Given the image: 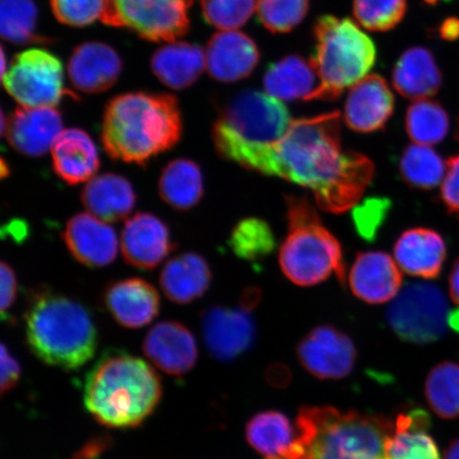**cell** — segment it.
I'll return each mask as SVG.
<instances>
[{"label": "cell", "instance_id": "cell-38", "mask_svg": "<svg viewBox=\"0 0 459 459\" xmlns=\"http://www.w3.org/2000/svg\"><path fill=\"white\" fill-rule=\"evenodd\" d=\"M309 0H256V13L264 27L273 33L292 30L306 17Z\"/></svg>", "mask_w": 459, "mask_h": 459}, {"label": "cell", "instance_id": "cell-24", "mask_svg": "<svg viewBox=\"0 0 459 459\" xmlns=\"http://www.w3.org/2000/svg\"><path fill=\"white\" fill-rule=\"evenodd\" d=\"M401 271L412 277L433 280L439 277L446 257L445 239L428 228H414L402 233L394 247Z\"/></svg>", "mask_w": 459, "mask_h": 459}, {"label": "cell", "instance_id": "cell-32", "mask_svg": "<svg viewBox=\"0 0 459 459\" xmlns=\"http://www.w3.org/2000/svg\"><path fill=\"white\" fill-rule=\"evenodd\" d=\"M204 186L200 166L189 159H177L165 166L159 180L160 198L170 208L186 212L204 197Z\"/></svg>", "mask_w": 459, "mask_h": 459}, {"label": "cell", "instance_id": "cell-18", "mask_svg": "<svg viewBox=\"0 0 459 459\" xmlns=\"http://www.w3.org/2000/svg\"><path fill=\"white\" fill-rule=\"evenodd\" d=\"M260 51L254 39L238 30L220 31L205 49V68L221 82H235L255 71Z\"/></svg>", "mask_w": 459, "mask_h": 459}, {"label": "cell", "instance_id": "cell-49", "mask_svg": "<svg viewBox=\"0 0 459 459\" xmlns=\"http://www.w3.org/2000/svg\"><path fill=\"white\" fill-rule=\"evenodd\" d=\"M447 325L451 326L453 331L459 333V307L449 313Z\"/></svg>", "mask_w": 459, "mask_h": 459}, {"label": "cell", "instance_id": "cell-46", "mask_svg": "<svg viewBox=\"0 0 459 459\" xmlns=\"http://www.w3.org/2000/svg\"><path fill=\"white\" fill-rule=\"evenodd\" d=\"M440 36L447 41H453L459 38V20L455 17L446 20L440 27Z\"/></svg>", "mask_w": 459, "mask_h": 459}, {"label": "cell", "instance_id": "cell-2", "mask_svg": "<svg viewBox=\"0 0 459 459\" xmlns=\"http://www.w3.org/2000/svg\"><path fill=\"white\" fill-rule=\"evenodd\" d=\"M182 131V114L174 95L134 91L108 103L101 142L113 160L145 166L174 148Z\"/></svg>", "mask_w": 459, "mask_h": 459}, {"label": "cell", "instance_id": "cell-14", "mask_svg": "<svg viewBox=\"0 0 459 459\" xmlns=\"http://www.w3.org/2000/svg\"><path fill=\"white\" fill-rule=\"evenodd\" d=\"M176 248L168 225L159 217L141 212L125 222L120 249L129 265L151 271Z\"/></svg>", "mask_w": 459, "mask_h": 459}, {"label": "cell", "instance_id": "cell-39", "mask_svg": "<svg viewBox=\"0 0 459 459\" xmlns=\"http://www.w3.org/2000/svg\"><path fill=\"white\" fill-rule=\"evenodd\" d=\"M406 0H354L353 13L370 31H387L403 20Z\"/></svg>", "mask_w": 459, "mask_h": 459}, {"label": "cell", "instance_id": "cell-33", "mask_svg": "<svg viewBox=\"0 0 459 459\" xmlns=\"http://www.w3.org/2000/svg\"><path fill=\"white\" fill-rule=\"evenodd\" d=\"M399 169L402 179L410 186L432 189L444 180L446 164L432 147L414 143L402 154Z\"/></svg>", "mask_w": 459, "mask_h": 459}, {"label": "cell", "instance_id": "cell-10", "mask_svg": "<svg viewBox=\"0 0 459 459\" xmlns=\"http://www.w3.org/2000/svg\"><path fill=\"white\" fill-rule=\"evenodd\" d=\"M447 302L439 287L411 283L402 289L387 309L390 328L401 341L429 344L446 334Z\"/></svg>", "mask_w": 459, "mask_h": 459}, {"label": "cell", "instance_id": "cell-11", "mask_svg": "<svg viewBox=\"0 0 459 459\" xmlns=\"http://www.w3.org/2000/svg\"><path fill=\"white\" fill-rule=\"evenodd\" d=\"M3 84L22 108H55L63 97L73 95L65 88V71L59 57L42 48L16 55L3 74Z\"/></svg>", "mask_w": 459, "mask_h": 459}, {"label": "cell", "instance_id": "cell-7", "mask_svg": "<svg viewBox=\"0 0 459 459\" xmlns=\"http://www.w3.org/2000/svg\"><path fill=\"white\" fill-rule=\"evenodd\" d=\"M285 199L289 231L281 246L279 263L286 278L307 287L335 274L344 284L346 265L341 243L324 226L307 198L289 195Z\"/></svg>", "mask_w": 459, "mask_h": 459}, {"label": "cell", "instance_id": "cell-43", "mask_svg": "<svg viewBox=\"0 0 459 459\" xmlns=\"http://www.w3.org/2000/svg\"><path fill=\"white\" fill-rule=\"evenodd\" d=\"M440 196L447 211L459 216V154L446 162Z\"/></svg>", "mask_w": 459, "mask_h": 459}, {"label": "cell", "instance_id": "cell-45", "mask_svg": "<svg viewBox=\"0 0 459 459\" xmlns=\"http://www.w3.org/2000/svg\"><path fill=\"white\" fill-rule=\"evenodd\" d=\"M22 375L21 365L19 361L11 354L10 350L2 344V394L10 392L19 383Z\"/></svg>", "mask_w": 459, "mask_h": 459}, {"label": "cell", "instance_id": "cell-6", "mask_svg": "<svg viewBox=\"0 0 459 459\" xmlns=\"http://www.w3.org/2000/svg\"><path fill=\"white\" fill-rule=\"evenodd\" d=\"M296 426L303 459H387L394 429L385 417L330 406L304 407Z\"/></svg>", "mask_w": 459, "mask_h": 459}, {"label": "cell", "instance_id": "cell-13", "mask_svg": "<svg viewBox=\"0 0 459 459\" xmlns=\"http://www.w3.org/2000/svg\"><path fill=\"white\" fill-rule=\"evenodd\" d=\"M254 308L239 302L229 308L212 307L201 315L204 338L212 357L230 361L254 346L256 335Z\"/></svg>", "mask_w": 459, "mask_h": 459}, {"label": "cell", "instance_id": "cell-16", "mask_svg": "<svg viewBox=\"0 0 459 459\" xmlns=\"http://www.w3.org/2000/svg\"><path fill=\"white\" fill-rule=\"evenodd\" d=\"M350 290L359 299L369 304L394 300L401 290L403 277L392 256L385 252H360L349 273Z\"/></svg>", "mask_w": 459, "mask_h": 459}, {"label": "cell", "instance_id": "cell-3", "mask_svg": "<svg viewBox=\"0 0 459 459\" xmlns=\"http://www.w3.org/2000/svg\"><path fill=\"white\" fill-rule=\"evenodd\" d=\"M160 397L157 372L127 353L105 355L85 377L86 410L108 428L139 427L156 410Z\"/></svg>", "mask_w": 459, "mask_h": 459}, {"label": "cell", "instance_id": "cell-27", "mask_svg": "<svg viewBox=\"0 0 459 459\" xmlns=\"http://www.w3.org/2000/svg\"><path fill=\"white\" fill-rule=\"evenodd\" d=\"M86 211L106 222L125 220L136 201L134 186L125 177L103 174L91 178L82 192Z\"/></svg>", "mask_w": 459, "mask_h": 459}, {"label": "cell", "instance_id": "cell-12", "mask_svg": "<svg viewBox=\"0 0 459 459\" xmlns=\"http://www.w3.org/2000/svg\"><path fill=\"white\" fill-rule=\"evenodd\" d=\"M298 359L320 380H340L352 372L357 349L350 337L331 325L316 326L298 344Z\"/></svg>", "mask_w": 459, "mask_h": 459}, {"label": "cell", "instance_id": "cell-26", "mask_svg": "<svg viewBox=\"0 0 459 459\" xmlns=\"http://www.w3.org/2000/svg\"><path fill=\"white\" fill-rule=\"evenodd\" d=\"M320 79L311 59L289 56L274 63L264 77L266 93L281 101L317 100Z\"/></svg>", "mask_w": 459, "mask_h": 459}, {"label": "cell", "instance_id": "cell-19", "mask_svg": "<svg viewBox=\"0 0 459 459\" xmlns=\"http://www.w3.org/2000/svg\"><path fill=\"white\" fill-rule=\"evenodd\" d=\"M394 97L385 79L370 74L354 84L344 105V122L359 134L384 128L392 117Z\"/></svg>", "mask_w": 459, "mask_h": 459}, {"label": "cell", "instance_id": "cell-31", "mask_svg": "<svg viewBox=\"0 0 459 459\" xmlns=\"http://www.w3.org/2000/svg\"><path fill=\"white\" fill-rule=\"evenodd\" d=\"M429 426L426 411L402 412L387 444V459H441L438 446L429 434Z\"/></svg>", "mask_w": 459, "mask_h": 459}, {"label": "cell", "instance_id": "cell-41", "mask_svg": "<svg viewBox=\"0 0 459 459\" xmlns=\"http://www.w3.org/2000/svg\"><path fill=\"white\" fill-rule=\"evenodd\" d=\"M107 0H50L56 19L63 25L85 27L101 20Z\"/></svg>", "mask_w": 459, "mask_h": 459}, {"label": "cell", "instance_id": "cell-8", "mask_svg": "<svg viewBox=\"0 0 459 459\" xmlns=\"http://www.w3.org/2000/svg\"><path fill=\"white\" fill-rule=\"evenodd\" d=\"M311 61L321 83L317 100H337L344 89L359 82L375 65V44L351 20L319 17Z\"/></svg>", "mask_w": 459, "mask_h": 459}, {"label": "cell", "instance_id": "cell-44", "mask_svg": "<svg viewBox=\"0 0 459 459\" xmlns=\"http://www.w3.org/2000/svg\"><path fill=\"white\" fill-rule=\"evenodd\" d=\"M0 284H2V317L4 320L7 312L16 300L17 294V279L13 268L5 262L0 264Z\"/></svg>", "mask_w": 459, "mask_h": 459}, {"label": "cell", "instance_id": "cell-35", "mask_svg": "<svg viewBox=\"0 0 459 459\" xmlns=\"http://www.w3.org/2000/svg\"><path fill=\"white\" fill-rule=\"evenodd\" d=\"M405 127L415 143L432 146L446 139L450 128L449 115L438 102L421 100L407 108Z\"/></svg>", "mask_w": 459, "mask_h": 459}, {"label": "cell", "instance_id": "cell-34", "mask_svg": "<svg viewBox=\"0 0 459 459\" xmlns=\"http://www.w3.org/2000/svg\"><path fill=\"white\" fill-rule=\"evenodd\" d=\"M38 8L33 0H2L0 32L3 39L16 45L49 41L38 33Z\"/></svg>", "mask_w": 459, "mask_h": 459}, {"label": "cell", "instance_id": "cell-21", "mask_svg": "<svg viewBox=\"0 0 459 459\" xmlns=\"http://www.w3.org/2000/svg\"><path fill=\"white\" fill-rule=\"evenodd\" d=\"M123 61L117 50L101 42H86L74 49L67 72L71 82L79 91L100 94L117 83Z\"/></svg>", "mask_w": 459, "mask_h": 459}, {"label": "cell", "instance_id": "cell-17", "mask_svg": "<svg viewBox=\"0 0 459 459\" xmlns=\"http://www.w3.org/2000/svg\"><path fill=\"white\" fill-rule=\"evenodd\" d=\"M63 239L71 255L84 266L105 267L117 255V232L106 221L91 214L72 217L63 232Z\"/></svg>", "mask_w": 459, "mask_h": 459}, {"label": "cell", "instance_id": "cell-47", "mask_svg": "<svg viewBox=\"0 0 459 459\" xmlns=\"http://www.w3.org/2000/svg\"><path fill=\"white\" fill-rule=\"evenodd\" d=\"M449 285L452 300L459 306V258L452 268Z\"/></svg>", "mask_w": 459, "mask_h": 459}, {"label": "cell", "instance_id": "cell-22", "mask_svg": "<svg viewBox=\"0 0 459 459\" xmlns=\"http://www.w3.org/2000/svg\"><path fill=\"white\" fill-rule=\"evenodd\" d=\"M103 301L117 324L128 329H140L151 324L160 311L158 290L140 278L111 283L106 289Z\"/></svg>", "mask_w": 459, "mask_h": 459}, {"label": "cell", "instance_id": "cell-9", "mask_svg": "<svg viewBox=\"0 0 459 459\" xmlns=\"http://www.w3.org/2000/svg\"><path fill=\"white\" fill-rule=\"evenodd\" d=\"M194 0H107L103 24L127 29L152 42H172L188 31Z\"/></svg>", "mask_w": 459, "mask_h": 459}, {"label": "cell", "instance_id": "cell-30", "mask_svg": "<svg viewBox=\"0 0 459 459\" xmlns=\"http://www.w3.org/2000/svg\"><path fill=\"white\" fill-rule=\"evenodd\" d=\"M205 68V53L198 45L174 42L160 48L152 57V70L172 90H185L197 82Z\"/></svg>", "mask_w": 459, "mask_h": 459}, {"label": "cell", "instance_id": "cell-1", "mask_svg": "<svg viewBox=\"0 0 459 459\" xmlns=\"http://www.w3.org/2000/svg\"><path fill=\"white\" fill-rule=\"evenodd\" d=\"M341 113L292 120L269 157L262 175L308 188L323 211L342 214L359 204L375 175L364 154L344 152Z\"/></svg>", "mask_w": 459, "mask_h": 459}, {"label": "cell", "instance_id": "cell-48", "mask_svg": "<svg viewBox=\"0 0 459 459\" xmlns=\"http://www.w3.org/2000/svg\"><path fill=\"white\" fill-rule=\"evenodd\" d=\"M445 459H459V438L452 441L445 453Z\"/></svg>", "mask_w": 459, "mask_h": 459}, {"label": "cell", "instance_id": "cell-5", "mask_svg": "<svg viewBox=\"0 0 459 459\" xmlns=\"http://www.w3.org/2000/svg\"><path fill=\"white\" fill-rule=\"evenodd\" d=\"M25 318L28 346L45 364L77 370L94 357L99 335L82 304L41 291L32 297Z\"/></svg>", "mask_w": 459, "mask_h": 459}, {"label": "cell", "instance_id": "cell-15", "mask_svg": "<svg viewBox=\"0 0 459 459\" xmlns=\"http://www.w3.org/2000/svg\"><path fill=\"white\" fill-rule=\"evenodd\" d=\"M143 350L154 366L174 377L186 375L198 359L197 343L191 331L177 321L153 325L143 340Z\"/></svg>", "mask_w": 459, "mask_h": 459}, {"label": "cell", "instance_id": "cell-50", "mask_svg": "<svg viewBox=\"0 0 459 459\" xmlns=\"http://www.w3.org/2000/svg\"><path fill=\"white\" fill-rule=\"evenodd\" d=\"M2 166H0V176H2L3 179L5 177H8L10 175V169L9 165H7V162H5L4 159H2Z\"/></svg>", "mask_w": 459, "mask_h": 459}, {"label": "cell", "instance_id": "cell-42", "mask_svg": "<svg viewBox=\"0 0 459 459\" xmlns=\"http://www.w3.org/2000/svg\"><path fill=\"white\" fill-rule=\"evenodd\" d=\"M392 204L386 198H367L355 205L353 222L358 233L366 240L372 242L386 221Z\"/></svg>", "mask_w": 459, "mask_h": 459}, {"label": "cell", "instance_id": "cell-40", "mask_svg": "<svg viewBox=\"0 0 459 459\" xmlns=\"http://www.w3.org/2000/svg\"><path fill=\"white\" fill-rule=\"evenodd\" d=\"M204 20L221 31L238 30L249 21L256 0H200Z\"/></svg>", "mask_w": 459, "mask_h": 459}, {"label": "cell", "instance_id": "cell-51", "mask_svg": "<svg viewBox=\"0 0 459 459\" xmlns=\"http://www.w3.org/2000/svg\"><path fill=\"white\" fill-rule=\"evenodd\" d=\"M426 2L434 4L437 2H439V0H426Z\"/></svg>", "mask_w": 459, "mask_h": 459}, {"label": "cell", "instance_id": "cell-20", "mask_svg": "<svg viewBox=\"0 0 459 459\" xmlns=\"http://www.w3.org/2000/svg\"><path fill=\"white\" fill-rule=\"evenodd\" d=\"M63 119L55 108H19L8 118L4 136L15 152L41 157L61 134Z\"/></svg>", "mask_w": 459, "mask_h": 459}, {"label": "cell", "instance_id": "cell-29", "mask_svg": "<svg viewBox=\"0 0 459 459\" xmlns=\"http://www.w3.org/2000/svg\"><path fill=\"white\" fill-rule=\"evenodd\" d=\"M393 83L405 99L421 100L437 93L443 76L432 53L427 48H414L401 56L394 66Z\"/></svg>", "mask_w": 459, "mask_h": 459}, {"label": "cell", "instance_id": "cell-37", "mask_svg": "<svg viewBox=\"0 0 459 459\" xmlns=\"http://www.w3.org/2000/svg\"><path fill=\"white\" fill-rule=\"evenodd\" d=\"M229 243L235 255L249 262L264 260L275 248L272 227L256 217L240 221L232 230Z\"/></svg>", "mask_w": 459, "mask_h": 459}, {"label": "cell", "instance_id": "cell-36", "mask_svg": "<svg viewBox=\"0 0 459 459\" xmlns=\"http://www.w3.org/2000/svg\"><path fill=\"white\" fill-rule=\"evenodd\" d=\"M426 397L430 409L443 419L459 417V364L444 361L429 373Z\"/></svg>", "mask_w": 459, "mask_h": 459}, {"label": "cell", "instance_id": "cell-25", "mask_svg": "<svg viewBox=\"0 0 459 459\" xmlns=\"http://www.w3.org/2000/svg\"><path fill=\"white\" fill-rule=\"evenodd\" d=\"M51 158L56 176L68 186L89 182L100 165L95 143L78 128L61 132L51 147Z\"/></svg>", "mask_w": 459, "mask_h": 459}, {"label": "cell", "instance_id": "cell-4", "mask_svg": "<svg viewBox=\"0 0 459 459\" xmlns=\"http://www.w3.org/2000/svg\"><path fill=\"white\" fill-rule=\"evenodd\" d=\"M291 122L282 101L258 91H245L222 108L214 122L215 151L221 159L262 174Z\"/></svg>", "mask_w": 459, "mask_h": 459}, {"label": "cell", "instance_id": "cell-28", "mask_svg": "<svg viewBox=\"0 0 459 459\" xmlns=\"http://www.w3.org/2000/svg\"><path fill=\"white\" fill-rule=\"evenodd\" d=\"M211 281L208 262L193 252L170 258L160 275V285L164 295L178 304L199 299L209 290Z\"/></svg>", "mask_w": 459, "mask_h": 459}, {"label": "cell", "instance_id": "cell-23", "mask_svg": "<svg viewBox=\"0 0 459 459\" xmlns=\"http://www.w3.org/2000/svg\"><path fill=\"white\" fill-rule=\"evenodd\" d=\"M248 444L263 459H303L304 449L297 426L277 411H262L246 427Z\"/></svg>", "mask_w": 459, "mask_h": 459}]
</instances>
